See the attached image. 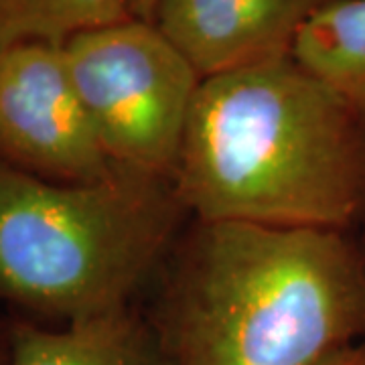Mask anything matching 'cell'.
I'll return each instance as SVG.
<instances>
[{
    "label": "cell",
    "instance_id": "11",
    "mask_svg": "<svg viewBox=\"0 0 365 365\" xmlns=\"http://www.w3.org/2000/svg\"><path fill=\"white\" fill-rule=\"evenodd\" d=\"M126 2H128V11H130L132 19L155 23L160 0H126Z\"/></svg>",
    "mask_w": 365,
    "mask_h": 365
},
{
    "label": "cell",
    "instance_id": "6",
    "mask_svg": "<svg viewBox=\"0 0 365 365\" xmlns=\"http://www.w3.org/2000/svg\"><path fill=\"white\" fill-rule=\"evenodd\" d=\"M333 0H160L155 25L205 79L292 57L300 31Z\"/></svg>",
    "mask_w": 365,
    "mask_h": 365
},
{
    "label": "cell",
    "instance_id": "9",
    "mask_svg": "<svg viewBox=\"0 0 365 365\" xmlns=\"http://www.w3.org/2000/svg\"><path fill=\"white\" fill-rule=\"evenodd\" d=\"M126 0H0V49L16 43L66 41L130 19Z\"/></svg>",
    "mask_w": 365,
    "mask_h": 365
},
{
    "label": "cell",
    "instance_id": "7",
    "mask_svg": "<svg viewBox=\"0 0 365 365\" xmlns=\"http://www.w3.org/2000/svg\"><path fill=\"white\" fill-rule=\"evenodd\" d=\"M9 365H173L148 314L126 307L61 329L16 323Z\"/></svg>",
    "mask_w": 365,
    "mask_h": 365
},
{
    "label": "cell",
    "instance_id": "3",
    "mask_svg": "<svg viewBox=\"0 0 365 365\" xmlns=\"http://www.w3.org/2000/svg\"><path fill=\"white\" fill-rule=\"evenodd\" d=\"M187 217L170 179L57 182L0 158V299L63 325L132 307Z\"/></svg>",
    "mask_w": 365,
    "mask_h": 365
},
{
    "label": "cell",
    "instance_id": "1",
    "mask_svg": "<svg viewBox=\"0 0 365 365\" xmlns=\"http://www.w3.org/2000/svg\"><path fill=\"white\" fill-rule=\"evenodd\" d=\"M155 313L173 365H319L365 341V248L351 232L201 222Z\"/></svg>",
    "mask_w": 365,
    "mask_h": 365
},
{
    "label": "cell",
    "instance_id": "2",
    "mask_svg": "<svg viewBox=\"0 0 365 365\" xmlns=\"http://www.w3.org/2000/svg\"><path fill=\"white\" fill-rule=\"evenodd\" d=\"M173 185L201 222L351 232L365 222V118L294 57L211 76Z\"/></svg>",
    "mask_w": 365,
    "mask_h": 365
},
{
    "label": "cell",
    "instance_id": "12",
    "mask_svg": "<svg viewBox=\"0 0 365 365\" xmlns=\"http://www.w3.org/2000/svg\"><path fill=\"white\" fill-rule=\"evenodd\" d=\"M0 365H9V337H0Z\"/></svg>",
    "mask_w": 365,
    "mask_h": 365
},
{
    "label": "cell",
    "instance_id": "5",
    "mask_svg": "<svg viewBox=\"0 0 365 365\" xmlns=\"http://www.w3.org/2000/svg\"><path fill=\"white\" fill-rule=\"evenodd\" d=\"M0 158L57 182L102 181L118 169L79 100L63 45L0 49Z\"/></svg>",
    "mask_w": 365,
    "mask_h": 365
},
{
    "label": "cell",
    "instance_id": "4",
    "mask_svg": "<svg viewBox=\"0 0 365 365\" xmlns=\"http://www.w3.org/2000/svg\"><path fill=\"white\" fill-rule=\"evenodd\" d=\"M63 53L110 160L173 181L203 81L193 63L155 23L132 16L79 33Z\"/></svg>",
    "mask_w": 365,
    "mask_h": 365
},
{
    "label": "cell",
    "instance_id": "10",
    "mask_svg": "<svg viewBox=\"0 0 365 365\" xmlns=\"http://www.w3.org/2000/svg\"><path fill=\"white\" fill-rule=\"evenodd\" d=\"M319 365H365V341L355 343L347 349H341L339 353L327 357Z\"/></svg>",
    "mask_w": 365,
    "mask_h": 365
},
{
    "label": "cell",
    "instance_id": "8",
    "mask_svg": "<svg viewBox=\"0 0 365 365\" xmlns=\"http://www.w3.org/2000/svg\"><path fill=\"white\" fill-rule=\"evenodd\" d=\"M294 61L365 118V0H333L300 31Z\"/></svg>",
    "mask_w": 365,
    "mask_h": 365
}]
</instances>
